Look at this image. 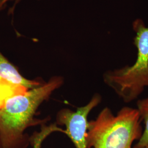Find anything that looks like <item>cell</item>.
I'll return each mask as SVG.
<instances>
[{
  "label": "cell",
  "mask_w": 148,
  "mask_h": 148,
  "mask_svg": "<svg viewBox=\"0 0 148 148\" xmlns=\"http://www.w3.org/2000/svg\"><path fill=\"white\" fill-rule=\"evenodd\" d=\"M101 101V95L96 93L86 105L77 108L76 111L63 109L58 112L57 123L65 126V134L71 139L75 148H87L88 116Z\"/></svg>",
  "instance_id": "obj_4"
},
{
  "label": "cell",
  "mask_w": 148,
  "mask_h": 148,
  "mask_svg": "<svg viewBox=\"0 0 148 148\" xmlns=\"http://www.w3.org/2000/svg\"><path fill=\"white\" fill-rule=\"evenodd\" d=\"M42 84L23 76L16 66L0 51V108L9 99L24 95Z\"/></svg>",
  "instance_id": "obj_5"
},
{
  "label": "cell",
  "mask_w": 148,
  "mask_h": 148,
  "mask_svg": "<svg viewBox=\"0 0 148 148\" xmlns=\"http://www.w3.org/2000/svg\"><path fill=\"white\" fill-rule=\"evenodd\" d=\"M60 76H53L46 83L16 95L0 108V148H27L30 137L25 133L27 128L42 124L35 118L43 103L63 84Z\"/></svg>",
  "instance_id": "obj_1"
},
{
  "label": "cell",
  "mask_w": 148,
  "mask_h": 148,
  "mask_svg": "<svg viewBox=\"0 0 148 148\" xmlns=\"http://www.w3.org/2000/svg\"><path fill=\"white\" fill-rule=\"evenodd\" d=\"M133 28L136 32L133 43L137 49L135 63L108 71L103 75L106 85L126 103L137 99L148 87V27L137 19L133 22Z\"/></svg>",
  "instance_id": "obj_3"
},
{
  "label": "cell",
  "mask_w": 148,
  "mask_h": 148,
  "mask_svg": "<svg viewBox=\"0 0 148 148\" xmlns=\"http://www.w3.org/2000/svg\"><path fill=\"white\" fill-rule=\"evenodd\" d=\"M142 122L137 108L124 106L114 115L106 107L88 122L87 148H133L142 136Z\"/></svg>",
  "instance_id": "obj_2"
},
{
  "label": "cell",
  "mask_w": 148,
  "mask_h": 148,
  "mask_svg": "<svg viewBox=\"0 0 148 148\" xmlns=\"http://www.w3.org/2000/svg\"><path fill=\"white\" fill-rule=\"evenodd\" d=\"M133 148H137V147H135V146H134V147H133ZM148 148V144H147V145H145V146H144V147H143V148Z\"/></svg>",
  "instance_id": "obj_9"
},
{
  "label": "cell",
  "mask_w": 148,
  "mask_h": 148,
  "mask_svg": "<svg viewBox=\"0 0 148 148\" xmlns=\"http://www.w3.org/2000/svg\"><path fill=\"white\" fill-rule=\"evenodd\" d=\"M137 109L142 121L144 123V128L142 137L138 140L135 147L142 148L148 144V96L137 102Z\"/></svg>",
  "instance_id": "obj_6"
},
{
  "label": "cell",
  "mask_w": 148,
  "mask_h": 148,
  "mask_svg": "<svg viewBox=\"0 0 148 148\" xmlns=\"http://www.w3.org/2000/svg\"><path fill=\"white\" fill-rule=\"evenodd\" d=\"M60 132L65 134V130L57 126L56 124L52 125L49 127L43 128L41 132L36 133L35 136L30 137V144L33 148H41L43 141L46 138L53 132Z\"/></svg>",
  "instance_id": "obj_7"
},
{
  "label": "cell",
  "mask_w": 148,
  "mask_h": 148,
  "mask_svg": "<svg viewBox=\"0 0 148 148\" xmlns=\"http://www.w3.org/2000/svg\"><path fill=\"white\" fill-rule=\"evenodd\" d=\"M8 0H0V11L2 10L3 8V7L5 5V3H7V2L8 1ZM21 0H16V2H15V4L13 6V7L11 8L10 10V11H9V13H13V10H14V8H15V6Z\"/></svg>",
  "instance_id": "obj_8"
}]
</instances>
